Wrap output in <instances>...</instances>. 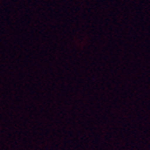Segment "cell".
I'll list each match as a JSON object with an SVG mask.
<instances>
[]
</instances>
